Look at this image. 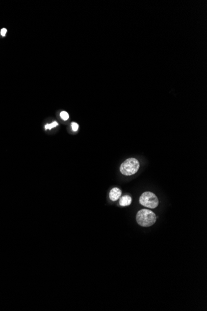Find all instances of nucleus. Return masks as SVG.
<instances>
[{
    "label": "nucleus",
    "instance_id": "20e7f679",
    "mask_svg": "<svg viewBox=\"0 0 207 311\" xmlns=\"http://www.w3.org/2000/svg\"><path fill=\"white\" fill-rule=\"evenodd\" d=\"M122 195V191L118 188H112L109 193V198L112 201H117Z\"/></svg>",
    "mask_w": 207,
    "mask_h": 311
},
{
    "label": "nucleus",
    "instance_id": "6e6552de",
    "mask_svg": "<svg viewBox=\"0 0 207 311\" xmlns=\"http://www.w3.org/2000/svg\"><path fill=\"white\" fill-rule=\"evenodd\" d=\"M71 129L74 132H76L77 131V130H78L79 129V125L77 124L76 122H73L71 124Z\"/></svg>",
    "mask_w": 207,
    "mask_h": 311
},
{
    "label": "nucleus",
    "instance_id": "0eeeda50",
    "mask_svg": "<svg viewBox=\"0 0 207 311\" xmlns=\"http://www.w3.org/2000/svg\"><path fill=\"white\" fill-rule=\"evenodd\" d=\"M60 117L63 120V121H67L68 120L69 117H70V116H69V114L66 112V111H63L60 113Z\"/></svg>",
    "mask_w": 207,
    "mask_h": 311
},
{
    "label": "nucleus",
    "instance_id": "1a4fd4ad",
    "mask_svg": "<svg viewBox=\"0 0 207 311\" xmlns=\"http://www.w3.org/2000/svg\"><path fill=\"white\" fill-rule=\"evenodd\" d=\"M1 35L3 36V37H5L6 36V33H7V29L6 28H3L2 30H1Z\"/></svg>",
    "mask_w": 207,
    "mask_h": 311
},
{
    "label": "nucleus",
    "instance_id": "7ed1b4c3",
    "mask_svg": "<svg viewBox=\"0 0 207 311\" xmlns=\"http://www.w3.org/2000/svg\"><path fill=\"white\" fill-rule=\"evenodd\" d=\"M139 201L142 205L150 209L156 208L159 204L157 196L150 191H146L143 193L140 196Z\"/></svg>",
    "mask_w": 207,
    "mask_h": 311
},
{
    "label": "nucleus",
    "instance_id": "f257e3e1",
    "mask_svg": "<svg viewBox=\"0 0 207 311\" xmlns=\"http://www.w3.org/2000/svg\"><path fill=\"white\" fill-rule=\"evenodd\" d=\"M136 220L139 225L141 227H150L156 221V216L152 211L141 209L137 213Z\"/></svg>",
    "mask_w": 207,
    "mask_h": 311
},
{
    "label": "nucleus",
    "instance_id": "423d86ee",
    "mask_svg": "<svg viewBox=\"0 0 207 311\" xmlns=\"http://www.w3.org/2000/svg\"><path fill=\"white\" fill-rule=\"evenodd\" d=\"M58 125V123L57 121H54L53 122H51V124H47L45 125V130H47V129L51 130V129H53L54 127H56Z\"/></svg>",
    "mask_w": 207,
    "mask_h": 311
},
{
    "label": "nucleus",
    "instance_id": "39448f33",
    "mask_svg": "<svg viewBox=\"0 0 207 311\" xmlns=\"http://www.w3.org/2000/svg\"><path fill=\"white\" fill-rule=\"evenodd\" d=\"M132 198L130 196L125 195L122 196L119 201V204L121 206H128L132 203Z\"/></svg>",
    "mask_w": 207,
    "mask_h": 311
},
{
    "label": "nucleus",
    "instance_id": "f03ea898",
    "mask_svg": "<svg viewBox=\"0 0 207 311\" xmlns=\"http://www.w3.org/2000/svg\"><path fill=\"white\" fill-rule=\"evenodd\" d=\"M140 163L135 158H130L124 161L120 167L121 173L125 176L135 174L139 170Z\"/></svg>",
    "mask_w": 207,
    "mask_h": 311
}]
</instances>
